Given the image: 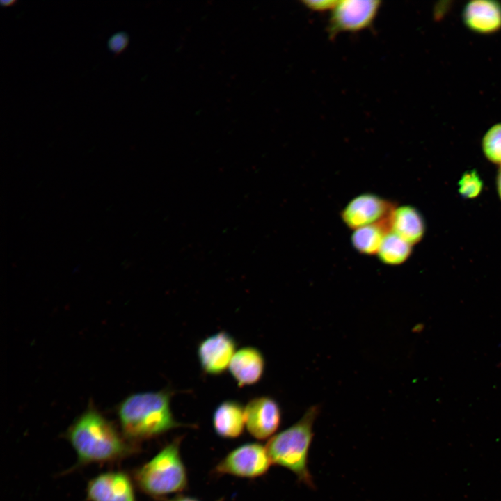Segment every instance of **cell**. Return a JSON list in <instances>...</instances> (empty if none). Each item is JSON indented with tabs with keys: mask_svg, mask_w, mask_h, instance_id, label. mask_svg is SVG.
<instances>
[{
	"mask_svg": "<svg viewBox=\"0 0 501 501\" xmlns=\"http://www.w3.org/2000/svg\"><path fill=\"white\" fill-rule=\"evenodd\" d=\"M67 439L78 458V465L120 461L138 450L93 408L82 413L67 431Z\"/></svg>",
	"mask_w": 501,
	"mask_h": 501,
	"instance_id": "obj_1",
	"label": "cell"
},
{
	"mask_svg": "<svg viewBox=\"0 0 501 501\" xmlns=\"http://www.w3.org/2000/svg\"><path fill=\"white\" fill-rule=\"evenodd\" d=\"M174 392L165 388L159 391L143 392L127 397L118 408L122 434L130 442H139L159 437L174 429L190 427L178 422L171 410Z\"/></svg>",
	"mask_w": 501,
	"mask_h": 501,
	"instance_id": "obj_2",
	"label": "cell"
},
{
	"mask_svg": "<svg viewBox=\"0 0 501 501\" xmlns=\"http://www.w3.org/2000/svg\"><path fill=\"white\" fill-rule=\"evenodd\" d=\"M319 413L318 405L311 406L296 423L270 438L265 446L272 463L288 469L311 488L314 483L308 466V453Z\"/></svg>",
	"mask_w": 501,
	"mask_h": 501,
	"instance_id": "obj_3",
	"label": "cell"
},
{
	"mask_svg": "<svg viewBox=\"0 0 501 501\" xmlns=\"http://www.w3.org/2000/svg\"><path fill=\"white\" fill-rule=\"evenodd\" d=\"M182 440V437L175 438L135 470L134 480L143 493L161 500L186 489L188 476L180 454Z\"/></svg>",
	"mask_w": 501,
	"mask_h": 501,
	"instance_id": "obj_4",
	"label": "cell"
},
{
	"mask_svg": "<svg viewBox=\"0 0 501 501\" xmlns=\"http://www.w3.org/2000/svg\"><path fill=\"white\" fill-rule=\"evenodd\" d=\"M271 463L265 446L248 443L230 452L216 465L214 471L217 475L253 479L264 475Z\"/></svg>",
	"mask_w": 501,
	"mask_h": 501,
	"instance_id": "obj_5",
	"label": "cell"
},
{
	"mask_svg": "<svg viewBox=\"0 0 501 501\" xmlns=\"http://www.w3.org/2000/svg\"><path fill=\"white\" fill-rule=\"evenodd\" d=\"M380 1H338L331 10L327 27L330 39L342 32H356L369 28L373 23L379 8Z\"/></svg>",
	"mask_w": 501,
	"mask_h": 501,
	"instance_id": "obj_6",
	"label": "cell"
},
{
	"mask_svg": "<svg viewBox=\"0 0 501 501\" xmlns=\"http://www.w3.org/2000/svg\"><path fill=\"white\" fill-rule=\"evenodd\" d=\"M397 206L395 202L378 195L363 193L346 205L340 217L347 228L355 230L388 218Z\"/></svg>",
	"mask_w": 501,
	"mask_h": 501,
	"instance_id": "obj_7",
	"label": "cell"
},
{
	"mask_svg": "<svg viewBox=\"0 0 501 501\" xmlns=\"http://www.w3.org/2000/svg\"><path fill=\"white\" fill-rule=\"evenodd\" d=\"M237 343L225 331L212 334L200 342L197 356L202 370L208 375L218 376L229 367Z\"/></svg>",
	"mask_w": 501,
	"mask_h": 501,
	"instance_id": "obj_8",
	"label": "cell"
},
{
	"mask_svg": "<svg viewBox=\"0 0 501 501\" xmlns=\"http://www.w3.org/2000/svg\"><path fill=\"white\" fill-rule=\"evenodd\" d=\"M245 426L249 434L257 440L271 438L281 423V409L270 396H257L244 407Z\"/></svg>",
	"mask_w": 501,
	"mask_h": 501,
	"instance_id": "obj_9",
	"label": "cell"
},
{
	"mask_svg": "<svg viewBox=\"0 0 501 501\" xmlns=\"http://www.w3.org/2000/svg\"><path fill=\"white\" fill-rule=\"evenodd\" d=\"M86 497L89 501H136L131 478L119 471L104 472L90 479Z\"/></svg>",
	"mask_w": 501,
	"mask_h": 501,
	"instance_id": "obj_10",
	"label": "cell"
},
{
	"mask_svg": "<svg viewBox=\"0 0 501 501\" xmlns=\"http://www.w3.org/2000/svg\"><path fill=\"white\" fill-rule=\"evenodd\" d=\"M228 369L238 387L252 385L262 378L265 359L257 347H244L235 352Z\"/></svg>",
	"mask_w": 501,
	"mask_h": 501,
	"instance_id": "obj_11",
	"label": "cell"
},
{
	"mask_svg": "<svg viewBox=\"0 0 501 501\" xmlns=\"http://www.w3.org/2000/svg\"><path fill=\"white\" fill-rule=\"evenodd\" d=\"M462 16L466 26L478 33H493L501 29V4L496 1H470Z\"/></svg>",
	"mask_w": 501,
	"mask_h": 501,
	"instance_id": "obj_12",
	"label": "cell"
},
{
	"mask_svg": "<svg viewBox=\"0 0 501 501\" xmlns=\"http://www.w3.org/2000/svg\"><path fill=\"white\" fill-rule=\"evenodd\" d=\"M391 232L412 246L418 244L425 233V223L420 212L410 205L397 206L390 216Z\"/></svg>",
	"mask_w": 501,
	"mask_h": 501,
	"instance_id": "obj_13",
	"label": "cell"
},
{
	"mask_svg": "<svg viewBox=\"0 0 501 501\" xmlns=\"http://www.w3.org/2000/svg\"><path fill=\"white\" fill-rule=\"evenodd\" d=\"M212 424L216 434L222 438L240 436L245 427L244 407L236 400L222 401L214 411Z\"/></svg>",
	"mask_w": 501,
	"mask_h": 501,
	"instance_id": "obj_14",
	"label": "cell"
},
{
	"mask_svg": "<svg viewBox=\"0 0 501 501\" xmlns=\"http://www.w3.org/2000/svg\"><path fill=\"white\" fill-rule=\"evenodd\" d=\"M390 216L353 230L351 242L355 250L362 255H376L384 238L391 232Z\"/></svg>",
	"mask_w": 501,
	"mask_h": 501,
	"instance_id": "obj_15",
	"label": "cell"
},
{
	"mask_svg": "<svg viewBox=\"0 0 501 501\" xmlns=\"http://www.w3.org/2000/svg\"><path fill=\"white\" fill-rule=\"evenodd\" d=\"M411 253V245L397 234L390 232L384 238L376 255L383 264L397 266L404 263Z\"/></svg>",
	"mask_w": 501,
	"mask_h": 501,
	"instance_id": "obj_16",
	"label": "cell"
},
{
	"mask_svg": "<svg viewBox=\"0 0 501 501\" xmlns=\"http://www.w3.org/2000/svg\"><path fill=\"white\" fill-rule=\"evenodd\" d=\"M482 150L490 161L501 166V123L493 125L485 134Z\"/></svg>",
	"mask_w": 501,
	"mask_h": 501,
	"instance_id": "obj_17",
	"label": "cell"
},
{
	"mask_svg": "<svg viewBox=\"0 0 501 501\" xmlns=\"http://www.w3.org/2000/svg\"><path fill=\"white\" fill-rule=\"evenodd\" d=\"M482 189V180L474 170L464 173L458 182L459 192L464 198H475L481 193Z\"/></svg>",
	"mask_w": 501,
	"mask_h": 501,
	"instance_id": "obj_18",
	"label": "cell"
},
{
	"mask_svg": "<svg viewBox=\"0 0 501 501\" xmlns=\"http://www.w3.org/2000/svg\"><path fill=\"white\" fill-rule=\"evenodd\" d=\"M128 41L129 36L125 31H117L109 38L107 47L110 51L118 54L127 47Z\"/></svg>",
	"mask_w": 501,
	"mask_h": 501,
	"instance_id": "obj_19",
	"label": "cell"
},
{
	"mask_svg": "<svg viewBox=\"0 0 501 501\" xmlns=\"http://www.w3.org/2000/svg\"><path fill=\"white\" fill-rule=\"evenodd\" d=\"M338 1L323 0V1H303V3L308 9L312 11L332 10Z\"/></svg>",
	"mask_w": 501,
	"mask_h": 501,
	"instance_id": "obj_20",
	"label": "cell"
},
{
	"mask_svg": "<svg viewBox=\"0 0 501 501\" xmlns=\"http://www.w3.org/2000/svg\"><path fill=\"white\" fill-rule=\"evenodd\" d=\"M162 501H200L197 500L195 498H192L190 496H186L182 495H178L171 498H164L161 500ZM221 501V500H218Z\"/></svg>",
	"mask_w": 501,
	"mask_h": 501,
	"instance_id": "obj_21",
	"label": "cell"
},
{
	"mask_svg": "<svg viewBox=\"0 0 501 501\" xmlns=\"http://www.w3.org/2000/svg\"><path fill=\"white\" fill-rule=\"evenodd\" d=\"M496 186H497V191L499 197L501 200V166H500V168L498 171L497 177H496Z\"/></svg>",
	"mask_w": 501,
	"mask_h": 501,
	"instance_id": "obj_22",
	"label": "cell"
},
{
	"mask_svg": "<svg viewBox=\"0 0 501 501\" xmlns=\"http://www.w3.org/2000/svg\"><path fill=\"white\" fill-rule=\"evenodd\" d=\"M15 0H1L0 1V3L3 6H7L13 4V3H15Z\"/></svg>",
	"mask_w": 501,
	"mask_h": 501,
	"instance_id": "obj_23",
	"label": "cell"
}]
</instances>
